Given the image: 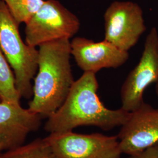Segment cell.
Instances as JSON below:
<instances>
[{"label":"cell","mask_w":158,"mask_h":158,"mask_svg":"<svg viewBox=\"0 0 158 158\" xmlns=\"http://www.w3.org/2000/svg\"><path fill=\"white\" fill-rule=\"evenodd\" d=\"M96 74L84 72L74 81L62 106L48 118L44 126L49 133L73 130L81 126H93L104 131L121 127L130 113L121 108L106 107L97 94Z\"/></svg>","instance_id":"cell-1"},{"label":"cell","mask_w":158,"mask_h":158,"mask_svg":"<svg viewBox=\"0 0 158 158\" xmlns=\"http://www.w3.org/2000/svg\"><path fill=\"white\" fill-rule=\"evenodd\" d=\"M38 69L28 109L48 118L66 100L74 82L70 64V40H60L39 46Z\"/></svg>","instance_id":"cell-2"},{"label":"cell","mask_w":158,"mask_h":158,"mask_svg":"<svg viewBox=\"0 0 158 158\" xmlns=\"http://www.w3.org/2000/svg\"><path fill=\"white\" fill-rule=\"evenodd\" d=\"M19 25L6 2L0 0V49L13 70L21 98L30 99L33 96L32 81L38 69L39 52L23 41Z\"/></svg>","instance_id":"cell-3"},{"label":"cell","mask_w":158,"mask_h":158,"mask_svg":"<svg viewBox=\"0 0 158 158\" xmlns=\"http://www.w3.org/2000/svg\"><path fill=\"white\" fill-rule=\"evenodd\" d=\"M25 25L26 44L37 48L55 40H70L79 32L80 22L59 1L47 0Z\"/></svg>","instance_id":"cell-4"},{"label":"cell","mask_w":158,"mask_h":158,"mask_svg":"<svg viewBox=\"0 0 158 158\" xmlns=\"http://www.w3.org/2000/svg\"><path fill=\"white\" fill-rule=\"evenodd\" d=\"M45 138L57 158H120L123 154L117 135L68 131L50 133Z\"/></svg>","instance_id":"cell-5"},{"label":"cell","mask_w":158,"mask_h":158,"mask_svg":"<svg viewBox=\"0 0 158 158\" xmlns=\"http://www.w3.org/2000/svg\"><path fill=\"white\" fill-rule=\"evenodd\" d=\"M158 82V31L153 27L148 34L143 51L137 65L125 80L121 89V108L131 113L144 102L145 89Z\"/></svg>","instance_id":"cell-6"},{"label":"cell","mask_w":158,"mask_h":158,"mask_svg":"<svg viewBox=\"0 0 158 158\" xmlns=\"http://www.w3.org/2000/svg\"><path fill=\"white\" fill-rule=\"evenodd\" d=\"M104 19V40L123 51H130L147 29L141 6L132 1H114Z\"/></svg>","instance_id":"cell-7"},{"label":"cell","mask_w":158,"mask_h":158,"mask_svg":"<svg viewBox=\"0 0 158 158\" xmlns=\"http://www.w3.org/2000/svg\"><path fill=\"white\" fill-rule=\"evenodd\" d=\"M117 137L123 153L132 155L158 143V108L143 102L130 113Z\"/></svg>","instance_id":"cell-8"},{"label":"cell","mask_w":158,"mask_h":158,"mask_svg":"<svg viewBox=\"0 0 158 158\" xmlns=\"http://www.w3.org/2000/svg\"><path fill=\"white\" fill-rule=\"evenodd\" d=\"M71 53L77 66L84 72L96 74L102 69H116L129 59V53L104 40L95 42L84 37L70 40Z\"/></svg>","instance_id":"cell-9"},{"label":"cell","mask_w":158,"mask_h":158,"mask_svg":"<svg viewBox=\"0 0 158 158\" xmlns=\"http://www.w3.org/2000/svg\"><path fill=\"white\" fill-rule=\"evenodd\" d=\"M41 116L20 104L0 101V152L24 143L41 124Z\"/></svg>","instance_id":"cell-10"},{"label":"cell","mask_w":158,"mask_h":158,"mask_svg":"<svg viewBox=\"0 0 158 158\" xmlns=\"http://www.w3.org/2000/svg\"><path fill=\"white\" fill-rule=\"evenodd\" d=\"M0 158H57L45 138H37L0 153Z\"/></svg>","instance_id":"cell-11"},{"label":"cell","mask_w":158,"mask_h":158,"mask_svg":"<svg viewBox=\"0 0 158 158\" xmlns=\"http://www.w3.org/2000/svg\"><path fill=\"white\" fill-rule=\"evenodd\" d=\"M21 98L14 72L0 49V101L20 104Z\"/></svg>","instance_id":"cell-12"},{"label":"cell","mask_w":158,"mask_h":158,"mask_svg":"<svg viewBox=\"0 0 158 158\" xmlns=\"http://www.w3.org/2000/svg\"><path fill=\"white\" fill-rule=\"evenodd\" d=\"M18 23H27L43 5L44 0H3Z\"/></svg>","instance_id":"cell-13"},{"label":"cell","mask_w":158,"mask_h":158,"mask_svg":"<svg viewBox=\"0 0 158 158\" xmlns=\"http://www.w3.org/2000/svg\"><path fill=\"white\" fill-rule=\"evenodd\" d=\"M128 158H158V143L137 154L129 155Z\"/></svg>","instance_id":"cell-14"},{"label":"cell","mask_w":158,"mask_h":158,"mask_svg":"<svg viewBox=\"0 0 158 158\" xmlns=\"http://www.w3.org/2000/svg\"><path fill=\"white\" fill-rule=\"evenodd\" d=\"M157 83V85H156V91H157V93H158V82L156 83Z\"/></svg>","instance_id":"cell-15"},{"label":"cell","mask_w":158,"mask_h":158,"mask_svg":"<svg viewBox=\"0 0 158 158\" xmlns=\"http://www.w3.org/2000/svg\"><path fill=\"white\" fill-rule=\"evenodd\" d=\"M1 153V152H0V153Z\"/></svg>","instance_id":"cell-16"}]
</instances>
